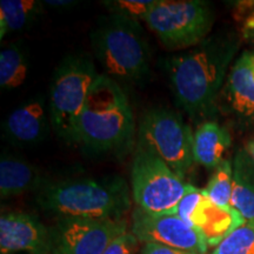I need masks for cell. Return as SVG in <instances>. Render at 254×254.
Here are the masks:
<instances>
[{
    "mask_svg": "<svg viewBox=\"0 0 254 254\" xmlns=\"http://www.w3.org/2000/svg\"><path fill=\"white\" fill-rule=\"evenodd\" d=\"M159 0H110L104 1L110 14L122 15L136 21H145Z\"/></svg>",
    "mask_w": 254,
    "mask_h": 254,
    "instance_id": "7402d4cb",
    "label": "cell"
},
{
    "mask_svg": "<svg viewBox=\"0 0 254 254\" xmlns=\"http://www.w3.org/2000/svg\"><path fill=\"white\" fill-rule=\"evenodd\" d=\"M43 2L45 7L49 6L55 9H71L79 4L78 1H73V0H44Z\"/></svg>",
    "mask_w": 254,
    "mask_h": 254,
    "instance_id": "4316f807",
    "label": "cell"
},
{
    "mask_svg": "<svg viewBox=\"0 0 254 254\" xmlns=\"http://www.w3.org/2000/svg\"><path fill=\"white\" fill-rule=\"evenodd\" d=\"M241 36L245 40L254 44V11L243 21Z\"/></svg>",
    "mask_w": 254,
    "mask_h": 254,
    "instance_id": "484cf974",
    "label": "cell"
},
{
    "mask_svg": "<svg viewBox=\"0 0 254 254\" xmlns=\"http://www.w3.org/2000/svg\"><path fill=\"white\" fill-rule=\"evenodd\" d=\"M145 23L168 50H187L208 37L214 13L211 4L202 0H159Z\"/></svg>",
    "mask_w": 254,
    "mask_h": 254,
    "instance_id": "52a82bcc",
    "label": "cell"
},
{
    "mask_svg": "<svg viewBox=\"0 0 254 254\" xmlns=\"http://www.w3.org/2000/svg\"><path fill=\"white\" fill-rule=\"evenodd\" d=\"M141 254H196L187 251L172 249V247L158 245V244H145Z\"/></svg>",
    "mask_w": 254,
    "mask_h": 254,
    "instance_id": "d4e9b609",
    "label": "cell"
},
{
    "mask_svg": "<svg viewBox=\"0 0 254 254\" xmlns=\"http://www.w3.org/2000/svg\"><path fill=\"white\" fill-rule=\"evenodd\" d=\"M45 183L39 170L11 154H2L0 159V195L1 199L15 196L27 190H38Z\"/></svg>",
    "mask_w": 254,
    "mask_h": 254,
    "instance_id": "2e32d148",
    "label": "cell"
},
{
    "mask_svg": "<svg viewBox=\"0 0 254 254\" xmlns=\"http://www.w3.org/2000/svg\"><path fill=\"white\" fill-rule=\"evenodd\" d=\"M50 125L49 100L44 95H37L6 117L2 122V132L11 144L31 147L45 140Z\"/></svg>",
    "mask_w": 254,
    "mask_h": 254,
    "instance_id": "7c38bea8",
    "label": "cell"
},
{
    "mask_svg": "<svg viewBox=\"0 0 254 254\" xmlns=\"http://www.w3.org/2000/svg\"><path fill=\"white\" fill-rule=\"evenodd\" d=\"M206 193L204 190H200L198 187L189 184L185 195L183 196L179 205H178V217L182 218L184 221H186L187 224L190 225V219H192L196 207H198L199 204L202 201V199H204ZM190 226H192V225H190Z\"/></svg>",
    "mask_w": 254,
    "mask_h": 254,
    "instance_id": "603a6c76",
    "label": "cell"
},
{
    "mask_svg": "<svg viewBox=\"0 0 254 254\" xmlns=\"http://www.w3.org/2000/svg\"><path fill=\"white\" fill-rule=\"evenodd\" d=\"M233 192L231 206L236 208L246 221L254 219V161L241 148L233 160Z\"/></svg>",
    "mask_w": 254,
    "mask_h": 254,
    "instance_id": "e0dca14e",
    "label": "cell"
},
{
    "mask_svg": "<svg viewBox=\"0 0 254 254\" xmlns=\"http://www.w3.org/2000/svg\"><path fill=\"white\" fill-rule=\"evenodd\" d=\"M17 252H51L50 230L34 215L24 212L2 213L0 217V253Z\"/></svg>",
    "mask_w": 254,
    "mask_h": 254,
    "instance_id": "8fae6325",
    "label": "cell"
},
{
    "mask_svg": "<svg viewBox=\"0 0 254 254\" xmlns=\"http://www.w3.org/2000/svg\"><path fill=\"white\" fill-rule=\"evenodd\" d=\"M132 196L138 208L154 215L177 214L189 184L160 158L136 147L131 170Z\"/></svg>",
    "mask_w": 254,
    "mask_h": 254,
    "instance_id": "ba28073f",
    "label": "cell"
},
{
    "mask_svg": "<svg viewBox=\"0 0 254 254\" xmlns=\"http://www.w3.org/2000/svg\"><path fill=\"white\" fill-rule=\"evenodd\" d=\"M239 44L234 34L218 33L167 60L171 88L190 118L213 113Z\"/></svg>",
    "mask_w": 254,
    "mask_h": 254,
    "instance_id": "6da1fadb",
    "label": "cell"
},
{
    "mask_svg": "<svg viewBox=\"0 0 254 254\" xmlns=\"http://www.w3.org/2000/svg\"><path fill=\"white\" fill-rule=\"evenodd\" d=\"M125 220L58 218L50 230L53 254H103L117 237L125 233Z\"/></svg>",
    "mask_w": 254,
    "mask_h": 254,
    "instance_id": "9c48e42d",
    "label": "cell"
},
{
    "mask_svg": "<svg viewBox=\"0 0 254 254\" xmlns=\"http://www.w3.org/2000/svg\"><path fill=\"white\" fill-rule=\"evenodd\" d=\"M131 233L145 244H158L196 254H206L208 250L200 231L177 214L154 215L136 208L132 214Z\"/></svg>",
    "mask_w": 254,
    "mask_h": 254,
    "instance_id": "30bf717a",
    "label": "cell"
},
{
    "mask_svg": "<svg viewBox=\"0 0 254 254\" xmlns=\"http://www.w3.org/2000/svg\"><path fill=\"white\" fill-rule=\"evenodd\" d=\"M136 136V147L157 155L182 178L195 163L194 133L176 111L165 107L148 110L142 116Z\"/></svg>",
    "mask_w": 254,
    "mask_h": 254,
    "instance_id": "8992f818",
    "label": "cell"
},
{
    "mask_svg": "<svg viewBox=\"0 0 254 254\" xmlns=\"http://www.w3.org/2000/svg\"><path fill=\"white\" fill-rule=\"evenodd\" d=\"M43 1L1 0L0 1V39L31 27L43 14Z\"/></svg>",
    "mask_w": 254,
    "mask_h": 254,
    "instance_id": "ac0fdd59",
    "label": "cell"
},
{
    "mask_svg": "<svg viewBox=\"0 0 254 254\" xmlns=\"http://www.w3.org/2000/svg\"><path fill=\"white\" fill-rule=\"evenodd\" d=\"M92 49L104 74L118 84H136L150 73L151 50L139 21L101 17L91 33Z\"/></svg>",
    "mask_w": 254,
    "mask_h": 254,
    "instance_id": "277c9868",
    "label": "cell"
},
{
    "mask_svg": "<svg viewBox=\"0 0 254 254\" xmlns=\"http://www.w3.org/2000/svg\"><path fill=\"white\" fill-rule=\"evenodd\" d=\"M232 145L230 132L218 123H201L193 136V155L196 164L208 170H215L225 160L224 155Z\"/></svg>",
    "mask_w": 254,
    "mask_h": 254,
    "instance_id": "9a60e30c",
    "label": "cell"
},
{
    "mask_svg": "<svg viewBox=\"0 0 254 254\" xmlns=\"http://www.w3.org/2000/svg\"><path fill=\"white\" fill-rule=\"evenodd\" d=\"M244 150L247 152V154L250 155L251 159L254 161V139H251L250 141H247V144L244 147Z\"/></svg>",
    "mask_w": 254,
    "mask_h": 254,
    "instance_id": "83f0119b",
    "label": "cell"
},
{
    "mask_svg": "<svg viewBox=\"0 0 254 254\" xmlns=\"http://www.w3.org/2000/svg\"><path fill=\"white\" fill-rule=\"evenodd\" d=\"M138 243L139 240L131 232H125L117 237L103 254H134L138 249Z\"/></svg>",
    "mask_w": 254,
    "mask_h": 254,
    "instance_id": "cb8c5ba5",
    "label": "cell"
},
{
    "mask_svg": "<svg viewBox=\"0 0 254 254\" xmlns=\"http://www.w3.org/2000/svg\"><path fill=\"white\" fill-rule=\"evenodd\" d=\"M204 190L208 199L215 205L231 206L233 192V165L231 160H222V163L213 171Z\"/></svg>",
    "mask_w": 254,
    "mask_h": 254,
    "instance_id": "ffe728a7",
    "label": "cell"
},
{
    "mask_svg": "<svg viewBox=\"0 0 254 254\" xmlns=\"http://www.w3.org/2000/svg\"><path fill=\"white\" fill-rule=\"evenodd\" d=\"M227 110L241 122L254 120V50L244 51L231 66L222 87Z\"/></svg>",
    "mask_w": 254,
    "mask_h": 254,
    "instance_id": "4fadbf2b",
    "label": "cell"
},
{
    "mask_svg": "<svg viewBox=\"0 0 254 254\" xmlns=\"http://www.w3.org/2000/svg\"><path fill=\"white\" fill-rule=\"evenodd\" d=\"M245 221L236 208L215 205L206 195L196 207L190 219V225L200 231L208 247H217Z\"/></svg>",
    "mask_w": 254,
    "mask_h": 254,
    "instance_id": "5bb4252c",
    "label": "cell"
},
{
    "mask_svg": "<svg viewBox=\"0 0 254 254\" xmlns=\"http://www.w3.org/2000/svg\"><path fill=\"white\" fill-rule=\"evenodd\" d=\"M36 199L44 211L58 218L124 220L131 208L129 187L120 176L45 182Z\"/></svg>",
    "mask_w": 254,
    "mask_h": 254,
    "instance_id": "7a4b0ae2",
    "label": "cell"
},
{
    "mask_svg": "<svg viewBox=\"0 0 254 254\" xmlns=\"http://www.w3.org/2000/svg\"><path fill=\"white\" fill-rule=\"evenodd\" d=\"M87 55H69L57 66L51 79V127L67 144H77V123L92 86L99 77Z\"/></svg>",
    "mask_w": 254,
    "mask_h": 254,
    "instance_id": "5b68a950",
    "label": "cell"
},
{
    "mask_svg": "<svg viewBox=\"0 0 254 254\" xmlns=\"http://www.w3.org/2000/svg\"><path fill=\"white\" fill-rule=\"evenodd\" d=\"M212 254H254V219L232 232Z\"/></svg>",
    "mask_w": 254,
    "mask_h": 254,
    "instance_id": "44dd1931",
    "label": "cell"
},
{
    "mask_svg": "<svg viewBox=\"0 0 254 254\" xmlns=\"http://www.w3.org/2000/svg\"><path fill=\"white\" fill-rule=\"evenodd\" d=\"M28 53L23 44H9L0 52V87L12 91L26 81L28 74Z\"/></svg>",
    "mask_w": 254,
    "mask_h": 254,
    "instance_id": "d6986e66",
    "label": "cell"
},
{
    "mask_svg": "<svg viewBox=\"0 0 254 254\" xmlns=\"http://www.w3.org/2000/svg\"><path fill=\"white\" fill-rule=\"evenodd\" d=\"M134 117L117 81L100 73L77 123V144L93 154L117 153L132 145Z\"/></svg>",
    "mask_w": 254,
    "mask_h": 254,
    "instance_id": "3957f363",
    "label": "cell"
}]
</instances>
